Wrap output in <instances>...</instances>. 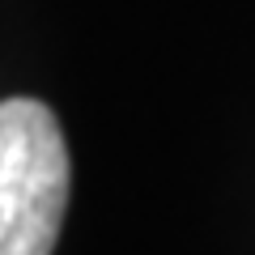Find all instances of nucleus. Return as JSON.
Returning a JSON list of instances; mask_svg holds the SVG:
<instances>
[{
  "label": "nucleus",
  "mask_w": 255,
  "mask_h": 255,
  "mask_svg": "<svg viewBox=\"0 0 255 255\" xmlns=\"http://www.w3.org/2000/svg\"><path fill=\"white\" fill-rule=\"evenodd\" d=\"M68 145L34 98L0 102V255H51L68 209Z\"/></svg>",
  "instance_id": "1"
}]
</instances>
